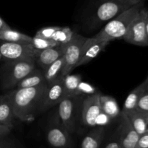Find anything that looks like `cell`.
<instances>
[{"instance_id":"obj_1","label":"cell","mask_w":148,"mask_h":148,"mask_svg":"<svg viewBox=\"0 0 148 148\" xmlns=\"http://www.w3.org/2000/svg\"><path fill=\"white\" fill-rule=\"evenodd\" d=\"M48 84L28 88H16L8 92L15 118L31 122L39 112Z\"/></svg>"},{"instance_id":"obj_2","label":"cell","mask_w":148,"mask_h":148,"mask_svg":"<svg viewBox=\"0 0 148 148\" xmlns=\"http://www.w3.org/2000/svg\"><path fill=\"white\" fill-rule=\"evenodd\" d=\"M145 1H141L133 5L121 12L114 19L110 20L105 27L95 36L90 38L92 42L111 41L116 39L124 38L136 16L138 14L142 8L145 7Z\"/></svg>"},{"instance_id":"obj_3","label":"cell","mask_w":148,"mask_h":148,"mask_svg":"<svg viewBox=\"0 0 148 148\" xmlns=\"http://www.w3.org/2000/svg\"><path fill=\"white\" fill-rule=\"evenodd\" d=\"M36 68L33 60L7 62L3 68L2 85L6 89L15 88L16 85L33 72Z\"/></svg>"},{"instance_id":"obj_4","label":"cell","mask_w":148,"mask_h":148,"mask_svg":"<svg viewBox=\"0 0 148 148\" xmlns=\"http://www.w3.org/2000/svg\"><path fill=\"white\" fill-rule=\"evenodd\" d=\"M39 51L31 44L11 43L0 40V53L7 62L33 60L36 62Z\"/></svg>"},{"instance_id":"obj_5","label":"cell","mask_w":148,"mask_h":148,"mask_svg":"<svg viewBox=\"0 0 148 148\" xmlns=\"http://www.w3.org/2000/svg\"><path fill=\"white\" fill-rule=\"evenodd\" d=\"M79 96L66 97L58 104L56 119L69 134L75 132L77 116Z\"/></svg>"},{"instance_id":"obj_6","label":"cell","mask_w":148,"mask_h":148,"mask_svg":"<svg viewBox=\"0 0 148 148\" xmlns=\"http://www.w3.org/2000/svg\"><path fill=\"white\" fill-rule=\"evenodd\" d=\"M147 15L148 10L144 7L132 22L127 33L123 38L126 42L136 46H148L145 27Z\"/></svg>"},{"instance_id":"obj_7","label":"cell","mask_w":148,"mask_h":148,"mask_svg":"<svg viewBox=\"0 0 148 148\" xmlns=\"http://www.w3.org/2000/svg\"><path fill=\"white\" fill-rule=\"evenodd\" d=\"M86 40L87 38L77 33L73 40L66 45L64 54V65L62 69V76L69 75L70 72L77 67V65L82 56V46Z\"/></svg>"},{"instance_id":"obj_8","label":"cell","mask_w":148,"mask_h":148,"mask_svg":"<svg viewBox=\"0 0 148 148\" xmlns=\"http://www.w3.org/2000/svg\"><path fill=\"white\" fill-rule=\"evenodd\" d=\"M46 140L53 148H73V141L71 134L56 119L49 127L46 133Z\"/></svg>"},{"instance_id":"obj_9","label":"cell","mask_w":148,"mask_h":148,"mask_svg":"<svg viewBox=\"0 0 148 148\" xmlns=\"http://www.w3.org/2000/svg\"><path fill=\"white\" fill-rule=\"evenodd\" d=\"M64 98V78L61 75L55 81L48 84L40 106V112L50 109L58 105Z\"/></svg>"},{"instance_id":"obj_10","label":"cell","mask_w":148,"mask_h":148,"mask_svg":"<svg viewBox=\"0 0 148 148\" xmlns=\"http://www.w3.org/2000/svg\"><path fill=\"white\" fill-rule=\"evenodd\" d=\"M101 95V92H98L94 95L87 97L82 103V122L86 127L90 128L96 127V119L102 111L100 104Z\"/></svg>"},{"instance_id":"obj_11","label":"cell","mask_w":148,"mask_h":148,"mask_svg":"<svg viewBox=\"0 0 148 148\" xmlns=\"http://www.w3.org/2000/svg\"><path fill=\"white\" fill-rule=\"evenodd\" d=\"M132 6L115 0H103L97 9L95 19L98 22H109Z\"/></svg>"},{"instance_id":"obj_12","label":"cell","mask_w":148,"mask_h":148,"mask_svg":"<svg viewBox=\"0 0 148 148\" xmlns=\"http://www.w3.org/2000/svg\"><path fill=\"white\" fill-rule=\"evenodd\" d=\"M120 124L116 131L119 136L121 148H135L140 135L136 132L124 113L121 112Z\"/></svg>"},{"instance_id":"obj_13","label":"cell","mask_w":148,"mask_h":148,"mask_svg":"<svg viewBox=\"0 0 148 148\" xmlns=\"http://www.w3.org/2000/svg\"><path fill=\"white\" fill-rule=\"evenodd\" d=\"M109 41H106V40L92 42L90 38H87L86 41L85 42L82 46V56L77 65V67L89 63L91 60L96 57L101 51H103L105 48L109 44Z\"/></svg>"},{"instance_id":"obj_14","label":"cell","mask_w":148,"mask_h":148,"mask_svg":"<svg viewBox=\"0 0 148 148\" xmlns=\"http://www.w3.org/2000/svg\"><path fill=\"white\" fill-rule=\"evenodd\" d=\"M66 46H58L39 51L36 56V63H37L43 70H46L52 63L64 56Z\"/></svg>"},{"instance_id":"obj_15","label":"cell","mask_w":148,"mask_h":148,"mask_svg":"<svg viewBox=\"0 0 148 148\" xmlns=\"http://www.w3.org/2000/svg\"><path fill=\"white\" fill-rule=\"evenodd\" d=\"M15 119L9 93L0 96V124L12 130Z\"/></svg>"},{"instance_id":"obj_16","label":"cell","mask_w":148,"mask_h":148,"mask_svg":"<svg viewBox=\"0 0 148 148\" xmlns=\"http://www.w3.org/2000/svg\"><path fill=\"white\" fill-rule=\"evenodd\" d=\"M122 112V111H121ZM124 113V112H122ZM130 121L136 132L140 136L147 132L148 126V114L139 111L137 109L132 110L129 112L124 113Z\"/></svg>"},{"instance_id":"obj_17","label":"cell","mask_w":148,"mask_h":148,"mask_svg":"<svg viewBox=\"0 0 148 148\" xmlns=\"http://www.w3.org/2000/svg\"><path fill=\"white\" fill-rule=\"evenodd\" d=\"M148 90V75L146 79L139 85L137 88H134L133 90L131 91L128 95L127 98L124 101V106H123L121 111L124 113L129 112L132 110L136 109L137 108V103L142 95L145 93Z\"/></svg>"},{"instance_id":"obj_18","label":"cell","mask_w":148,"mask_h":148,"mask_svg":"<svg viewBox=\"0 0 148 148\" xmlns=\"http://www.w3.org/2000/svg\"><path fill=\"white\" fill-rule=\"evenodd\" d=\"M105 136V127H95L82 140L81 148H101Z\"/></svg>"},{"instance_id":"obj_19","label":"cell","mask_w":148,"mask_h":148,"mask_svg":"<svg viewBox=\"0 0 148 148\" xmlns=\"http://www.w3.org/2000/svg\"><path fill=\"white\" fill-rule=\"evenodd\" d=\"M100 104L101 111L111 119H115L121 115V111L120 110L118 103L112 96L101 94L100 97Z\"/></svg>"},{"instance_id":"obj_20","label":"cell","mask_w":148,"mask_h":148,"mask_svg":"<svg viewBox=\"0 0 148 148\" xmlns=\"http://www.w3.org/2000/svg\"><path fill=\"white\" fill-rule=\"evenodd\" d=\"M47 84L45 79L44 74L42 73L38 69H35L30 72L27 76L22 79L17 85L16 88H28L40 86V85Z\"/></svg>"},{"instance_id":"obj_21","label":"cell","mask_w":148,"mask_h":148,"mask_svg":"<svg viewBox=\"0 0 148 148\" xmlns=\"http://www.w3.org/2000/svg\"><path fill=\"white\" fill-rule=\"evenodd\" d=\"M33 37L24 34L23 33L14 30L12 29L6 30H0V40L11 43L31 44Z\"/></svg>"},{"instance_id":"obj_22","label":"cell","mask_w":148,"mask_h":148,"mask_svg":"<svg viewBox=\"0 0 148 148\" xmlns=\"http://www.w3.org/2000/svg\"><path fill=\"white\" fill-rule=\"evenodd\" d=\"M64 65V58L63 56L55 61L46 70H44L43 74H44L45 79H46L47 84L51 83L62 75Z\"/></svg>"},{"instance_id":"obj_23","label":"cell","mask_w":148,"mask_h":148,"mask_svg":"<svg viewBox=\"0 0 148 148\" xmlns=\"http://www.w3.org/2000/svg\"><path fill=\"white\" fill-rule=\"evenodd\" d=\"M64 98L74 97L79 82L82 81V77L79 75H67L63 76Z\"/></svg>"},{"instance_id":"obj_24","label":"cell","mask_w":148,"mask_h":148,"mask_svg":"<svg viewBox=\"0 0 148 148\" xmlns=\"http://www.w3.org/2000/svg\"><path fill=\"white\" fill-rule=\"evenodd\" d=\"M76 35L77 33L73 31L69 27H60L54 33L52 40L60 46H66L73 40Z\"/></svg>"},{"instance_id":"obj_25","label":"cell","mask_w":148,"mask_h":148,"mask_svg":"<svg viewBox=\"0 0 148 148\" xmlns=\"http://www.w3.org/2000/svg\"><path fill=\"white\" fill-rule=\"evenodd\" d=\"M31 45L34 47V49L38 51L45 50V49H50V48L55 47V46H60L53 40L40 38L35 37V36L32 38Z\"/></svg>"},{"instance_id":"obj_26","label":"cell","mask_w":148,"mask_h":148,"mask_svg":"<svg viewBox=\"0 0 148 148\" xmlns=\"http://www.w3.org/2000/svg\"><path fill=\"white\" fill-rule=\"evenodd\" d=\"M0 148H25L14 137L10 134L0 136Z\"/></svg>"},{"instance_id":"obj_27","label":"cell","mask_w":148,"mask_h":148,"mask_svg":"<svg viewBox=\"0 0 148 148\" xmlns=\"http://www.w3.org/2000/svg\"><path fill=\"white\" fill-rule=\"evenodd\" d=\"M97 92L96 88L94 86H92L90 84L88 83V82H83L81 81L79 82V85H78L77 90L75 92V96H82V95H92L95 94Z\"/></svg>"},{"instance_id":"obj_28","label":"cell","mask_w":148,"mask_h":148,"mask_svg":"<svg viewBox=\"0 0 148 148\" xmlns=\"http://www.w3.org/2000/svg\"><path fill=\"white\" fill-rule=\"evenodd\" d=\"M59 26H49V27H42L38 30L35 37L40 38L52 40L54 33L59 29Z\"/></svg>"},{"instance_id":"obj_29","label":"cell","mask_w":148,"mask_h":148,"mask_svg":"<svg viewBox=\"0 0 148 148\" xmlns=\"http://www.w3.org/2000/svg\"><path fill=\"white\" fill-rule=\"evenodd\" d=\"M136 109L148 114V90L138 101Z\"/></svg>"},{"instance_id":"obj_30","label":"cell","mask_w":148,"mask_h":148,"mask_svg":"<svg viewBox=\"0 0 148 148\" xmlns=\"http://www.w3.org/2000/svg\"><path fill=\"white\" fill-rule=\"evenodd\" d=\"M111 120L112 119L108 116H107L103 111H101V114H99V116L97 118L95 124H96L97 127H105L106 125H107V124L111 122Z\"/></svg>"},{"instance_id":"obj_31","label":"cell","mask_w":148,"mask_h":148,"mask_svg":"<svg viewBox=\"0 0 148 148\" xmlns=\"http://www.w3.org/2000/svg\"><path fill=\"white\" fill-rule=\"evenodd\" d=\"M105 148H121V143H120L118 132H116L114 137L107 143Z\"/></svg>"},{"instance_id":"obj_32","label":"cell","mask_w":148,"mask_h":148,"mask_svg":"<svg viewBox=\"0 0 148 148\" xmlns=\"http://www.w3.org/2000/svg\"><path fill=\"white\" fill-rule=\"evenodd\" d=\"M135 148H148V133L140 136Z\"/></svg>"},{"instance_id":"obj_33","label":"cell","mask_w":148,"mask_h":148,"mask_svg":"<svg viewBox=\"0 0 148 148\" xmlns=\"http://www.w3.org/2000/svg\"><path fill=\"white\" fill-rule=\"evenodd\" d=\"M11 131L12 130L9 128V127L0 124V136H4V135L10 134V133H11Z\"/></svg>"},{"instance_id":"obj_34","label":"cell","mask_w":148,"mask_h":148,"mask_svg":"<svg viewBox=\"0 0 148 148\" xmlns=\"http://www.w3.org/2000/svg\"><path fill=\"white\" fill-rule=\"evenodd\" d=\"M12 29L7 23L0 17V30H6Z\"/></svg>"},{"instance_id":"obj_35","label":"cell","mask_w":148,"mask_h":148,"mask_svg":"<svg viewBox=\"0 0 148 148\" xmlns=\"http://www.w3.org/2000/svg\"><path fill=\"white\" fill-rule=\"evenodd\" d=\"M141 1H142V0H127V2H128L131 6L135 5V4H138V3L141 2Z\"/></svg>"},{"instance_id":"obj_36","label":"cell","mask_w":148,"mask_h":148,"mask_svg":"<svg viewBox=\"0 0 148 148\" xmlns=\"http://www.w3.org/2000/svg\"><path fill=\"white\" fill-rule=\"evenodd\" d=\"M145 27H146V33H147V39H148V15L147 17V20H146Z\"/></svg>"},{"instance_id":"obj_37","label":"cell","mask_w":148,"mask_h":148,"mask_svg":"<svg viewBox=\"0 0 148 148\" xmlns=\"http://www.w3.org/2000/svg\"><path fill=\"white\" fill-rule=\"evenodd\" d=\"M115 1H119V2H121V3H124V4H129V5H130V4H129L128 2H127V0H115ZM130 6H131V5H130Z\"/></svg>"},{"instance_id":"obj_38","label":"cell","mask_w":148,"mask_h":148,"mask_svg":"<svg viewBox=\"0 0 148 148\" xmlns=\"http://www.w3.org/2000/svg\"><path fill=\"white\" fill-rule=\"evenodd\" d=\"M1 59H2V56H1V53H0V61H1Z\"/></svg>"},{"instance_id":"obj_39","label":"cell","mask_w":148,"mask_h":148,"mask_svg":"<svg viewBox=\"0 0 148 148\" xmlns=\"http://www.w3.org/2000/svg\"><path fill=\"white\" fill-rule=\"evenodd\" d=\"M146 133H148V126H147V132Z\"/></svg>"},{"instance_id":"obj_40","label":"cell","mask_w":148,"mask_h":148,"mask_svg":"<svg viewBox=\"0 0 148 148\" xmlns=\"http://www.w3.org/2000/svg\"><path fill=\"white\" fill-rule=\"evenodd\" d=\"M142 1H145V0H142Z\"/></svg>"}]
</instances>
